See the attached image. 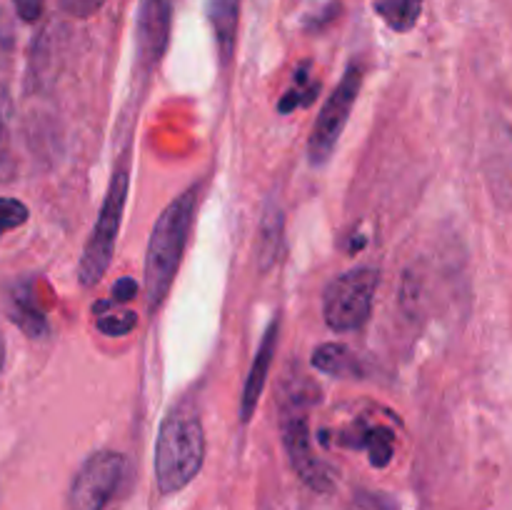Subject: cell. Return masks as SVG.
Masks as SVG:
<instances>
[{"label":"cell","instance_id":"1","mask_svg":"<svg viewBox=\"0 0 512 510\" xmlns=\"http://www.w3.org/2000/svg\"><path fill=\"white\" fill-rule=\"evenodd\" d=\"M195 205H198V188L185 190L160 213L145 255V300L148 310H158L165 295L173 288L188 245L190 228H193Z\"/></svg>","mask_w":512,"mask_h":510},{"label":"cell","instance_id":"2","mask_svg":"<svg viewBox=\"0 0 512 510\" xmlns=\"http://www.w3.org/2000/svg\"><path fill=\"white\" fill-rule=\"evenodd\" d=\"M205 460L203 423L193 410L175 408L165 415L155 443V483L163 495L183 490Z\"/></svg>","mask_w":512,"mask_h":510},{"label":"cell","instance_id":"3","mask_svg":"<svg viewBox=\"0 0 512 510\" xmlns=\"http://www.w3.org/2000/svg\"><path fill=\"white\" fill-rule=\"evenodd\" d=\"M125 200H128V168L120 165L113 173V180H110V188L103 200V208H100L98 223H95L93 233H90L88 243H85L83 258H80L78 265V278L85 288L98 285L103 280L105 270L113 263Z\"/></svg>","mask_w":512,"mask_h":510},{"label":"cell","instance_id":"4","mask_svg":"<svg viewBox=\"0 0 512 510\" xmlns=\"http://www.w3.org/2000/svg\"><path fill=\"white\" fill-rule=\"evenodd\" d=\"M378 283L380 275L375 268H355L338 275L323 295L325 323L335 333L358 330L370 318Z\"/></svg>","mask_w":512,"mask_h":510},{"label":"cell","instance_id":"5","mask_svg":"<svg viewBox=\"0 0 512 510\" xmlns=\"http://www.w3.org/2000/svg\"><path fill=\"white\" fill-rule=\"evenodd\" d=\"M360 85H363V70H360L358 65H350V68L345 70L338 88L333 90V95H330V98L325 100L323 108H320L318 120H315L308 140V155L313 165L328 163L330 155H333L345 125H348L350 113H353Z\"/></svg>","mask_w":512,"mask_h":510},{"label":"cell","instance_id":"6","mask_svg":"<svg viewBox=\"0 0 512 510\" xmlns=\"http://www.w3.org/2000/svg\"><path fill=\"white\" fill-rule=\"evenodd\" d=\"M125 473V458L113 450H98L75 473L68 490V510H105Z\"/></svg>","mask_w":512,"mask_h":510},{"label":"cell","instance_id":"7","mask_svg":"<svg viewBox=\"0 0 512 510\" xmlns=\"http://www.w3.org/2000/svg\"><path fill=\"white\" fill-rule=\"evenodd\" d=\"M283 443L295 475H298L308 488L318 490V493L333 490L335 473L325 460H320L318 455H315L313 443H310L308 418H305L303 410H288V413H285Z\"/></svg>","mask_w":512,"mask_h":510},{"label":"cell","instance_id":"8","mask_svg":"<svg viewBox=\"0 0 512 510\" xmlns=\"http://www.w3.org/2000/svg\"><path fill=\"white\" fill-rule=\"evenodd\" d=\"M170 0H143L138 15V58L145 70L155 68L170 40Z\"/></svg>","mask_w":512,"mask_h":510},{"label":"cell","instance_id":"9","mask_svg":"<svg viewBox=\"0 0 512 510\" xmlns=\"http://www.w3.org/2000/svg\"><path fill=\"white\" fill-rule=\"evenodd\" d=\"M278 333H280V318L273 320L270 328L265 330L258 353H255L253 358V365H250L248 378H245L243 398H240V418H243V423H248V420L253 418L260 395H263L265 390V383H268L270 365H273L275 350H278Z\"/></svg>","mask_w":512,"mask_h":510},{"label":"cell","instance_id":"10","mask_svg":"<svg viewBox=\"0 0 512 510\" xmlns=\"http://www.w3.org/2000/svg\"><path fill=\"white\" fill-rule=\"evenodd\" d=\"M3 308L8 313V318L23 330L28 338H45L48 335V318H45L43 310L38 308V300H35L33 285L28 280H15L5 288L3 295Z\"/></svg>","mask_w":512,"mask_h":510},{"label":"cell","instance_id":"11","mask_svg":"<svg viewBox=\"0 0 512 510\" xmlns=\"http://www.w3.org/2000/svg\"><path fill=\"white\" fill-rule=\"evenodd\" d=\"M338 443L345 445V448L365 450L373 468H385L395 455V435L385 425L360 423L353 430H348V433H340Z\"/></svg>","mask_w":512,"mask_h":510},{"label":"cell","instance_id":"12","mask_svg":"<svg viewBox=\"0 0 512 510\" xmlns=\"http://www.w3.org/2000/svg\"><path fill=\"white\" fill-rule=\"evenodd\" d=\"M210 25H213L215 40L223 63H230L238 40V20H240V0H210L208 3Z\"/></svg>","mask_w":512,"mask_h":510},{"label":"cell","instance_id":"13","mask_svg":"<svg viewBox=\"0 0 512 510\" xmlns=\"http://www.w3.org/2000/svg\"><path fill=\"white\" fill-rule=\"evenodd\" d=\"M283 248V210L278 205H270L263 215V223L258 230V258L260 268L268 270L278 258Z\"/></svg>","mask_w":512,"mask_h":510},{"label":"cell","instance_id":"14","mask_svg":"<svg viewBox=\"0 0 512 510\" xmlns=\"http://www.w3.org/2000/svg\"><path fill=\"white\" fill-rule=\"evenodd\" d=\"M15 165L18 160L13 145V103L5 85H0V183L13 178Z\"/></svg>","mask_w":512,"mask_h":510},{"label":"cell","instance_id":"15","mask_svg":"<svg viewBox=\"0 0 512 510\" xmlns=\"http://www.w3.org/2000/svg\"><path fill=\"white\" fill-rule=\"evenodd\" d=\"M375 13L393 30L408 33V30L415 28L420 13H423V0H378Z\"/></svg>","mask_w":512,"mask_h":510},{"label":"cell","instance_id":"16","mask_svg":"<svg viewBox=\"0 0 512 510\" xmlns=\"http://www.w3.org/2000/svg\"><path fill=\"white\" fill-rule=\"evenodd\" d=\"M313 365L318 370L328 375H355L358 373V363H355V355L350 353L345 345L338 343H325L320 345L313 353Z\"/></svg>","mask_w":512,"mask_h":510},{"label":"cell","instance_id":"17","mask_svg":"<svg viewBox=\"0 0 512 510\" xmlns=\"http://www.w3.org/2000/svg\"><path fill=\"white\" fill-rule=\"evenodd\" d=\"M28 218V205L20 203L18 198H0V238H3L5 233H10V230L28 223Z\"/></svg>","mask_w":512,"mask_h":510},{"label":"cell","instance_id":"18","mask_svg":"<svg viewBox=\"0 0 512 510\" xmlns=\"http://www.w3.org/2000/svg\"><path fill=\"white\" fill-rule=\"evenodd\" d=\"M305 83H308V75H305V70H300L298 78H295V88L290 90L283 100H280V105H278L280 113H290V110H295L298 105H305L313 100V95L318 93L320 85H315V83L305 85Z\"/></svg>","mask_w":512,"mask_h":510},{"label":"cell","instance_id":"19","mask_svg":"<svg viewBox=\"0 0 512 510\" xmlns=\"http://www.w3.org/2000/svg\"><path fill=\"white\" fill-rule=\"evenodd\" d=\"M138 325V313H130V310H123V313L103 315L98 318V330L103 335H110V338H118V335H128L130 330Z\"/></svg>","mask_w":512,"mask_h":510},{"label":"cell","instance_id":"20","mask_svg":"<svg viewBox=\"0 0 512 510\" xmlns=\"http://www.w3.org/2000/svg\"><path fill=\"white\" fill-rule=\"evenodd\" d=\"M348 510H395V503L380 493H360L355 495Z\"/></svg>","mask_w":512,"mask_h":510},{"label":"cell","instance_id":"21","mask_svg":"<svg viewBox=\"0 0 512 510\" xmlns=\"http://www.w3.org/2000/svg\"><path fill=\"white\" fill-rule=\"evenodd\" d=\"M103 3L105 0H58L60 8L68 15H73V18H90L95 10H100Z\"/></svg>","mask_w":512,"mask_h":510},{"label":"cell","instance_id":"22","mask_svg":"<svg viewBox=\"0 0 512 510\" xmlns=\"http://www.w3.org/2000/svg\"><path fill=\"white\" fill-rule=\"evenodd\" d=\"M13 5L20 20H25V23H35V20L43 15L45 0H13Z\"/></svg>","mask_w":512,"mask_h":510},{"label":"cell","instance_id":"23","mask_svg":"<svg viewBox=\"0 0 512 510\" xmlns=\"http://www.w3.org/2000/svg\"><path fill=\"white\" fill-rule=\"evenodd\" d=\"M135 295H138V283L133 278H120L113 285V298H110V303H128Z\"/></svg>","mask_w":512,"mask_h":510},{"label":"cell","instance_id":"24","mask_svg":"<svg viewBox=\"0 0 512 510\" xmlns=\"http://www.w3.org/2000/svg\"><path fill=\"white\" fill-rule=\"evenodd\" d=\"M3 368H5V340L3 335H0V373H3Z\"/></svg>","mask_w":512,"mask_h":510}]
</instances>
